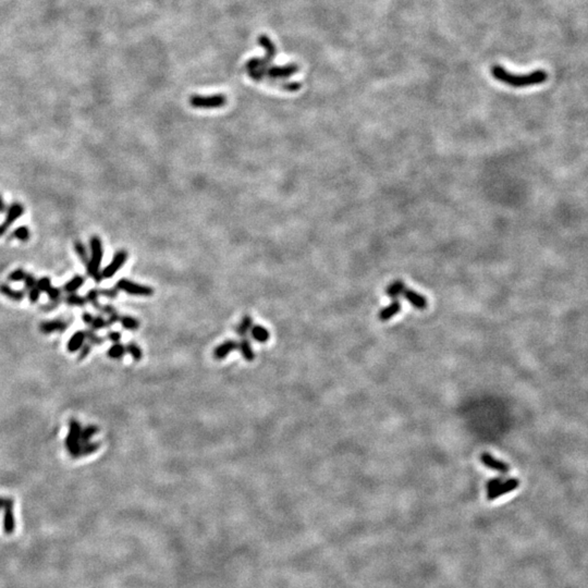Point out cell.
Wrapping results in <instances>:
<instances>
[{"label": "cell", "instance_id": "cell-41", "mask_svg": "<svg viewBox=\"0 0 588 588\" xmlns=\"http://www.w3.org/2000/svg\"><path fill=\"white\" fill-rule=\"evenodd\" d=\"M121 338H122V335L119 331H109L107 334V340L110 341L112 344L119 343L121 341Z\"/></svg>", "mask_w": 588, "mask_h": 588}, {"label": "cell", "instance_id": "cell-27", "mask_svg": "<svg viewBox=\"0 0 588 588\" xmlns=\"http://www.w3.org/2000/svg\"><path fill=\"white\" fill-rule=\"evenodd\" d=\"M74 251H76L78 257L81 259L85 267L87 265V263L90 260V256L89 253H87V248L84 245V243L82 241H76L74 242Z\"/></svg>", "mask_w": 588, "mask_h": 588}, {"label": "cell", "instance_id": "cell-44", "mask_svg": "<svg viewBox=\"0 0 588 588\" xmlns=\"http://www.w3.org/2000/svg\"><path fill=\"white\" fill-rule=\"evenodd\" d=\"M119 320H120V315H119V313L117 312V310L114 313H112V314L107 316V322H108V326H109V327L112 326V325H114V323L119 322Z\"/></svg>", "mask_w": 588, "mask_h": 588}, {"label": "cell", "instance_id": "cell-29", "mask_svg": "<svg viewBox=\"0 0 588 588\" xmlns=\"http://www.w3.org/2000/svg\"><path fill=\"white\" fill-rule=\"evenodd\" d=\"M66 302L69 306H76V307H84L87 303L84 296L77 294L76 292L68 294V296L66 297Z\"/></svg>", "mask_w": 588, "mask_h": 588}, {"label": "cell", "instance_id": "cell-12", "mask_svg": "<svg viewBox=\"0 0 588 588\" xmlns=\"http://www.w3.org/2000/svg\"><path fill=\"white\" fill-rule=\"evenodd\" d=\"M238 348H239V342H236L235 340H232V339L226 340L225 342L219 344L218 347L215 348L214 352H213V356L216 361H222V360H225L230 353H232L233 351L238 350Z\"/></svg>", "mask_w": 588, "mask_h": 588}, {"label": "cell", "instance_id": "cell-15", "mask_svg": "<svg viewBox=\"0 0 588 588\" xmlns=\"http://www.w3.org/2000/svg\"><path fill=\"white\" fill-rule=\"evenodd\" d=\"M86 340V335H85V330H78L77 333H74L72 335V337L69 339L67 343V350L68 352L70 353H76L78 351L83 347V344L85 343Z\"/></svg>", "mask_w": 588, "mask_h": 588}, {"label": "cell", "instance_id": "cell-2", "mask_svg": "<svg viewBox=\"0 0 588 588\" xmlns=\"http://www.w3.org/2000/svg\"><path fill=\"white\" fill-rule=\"evenodd\" d=\"M258 44L263 47L264 49L266 50V55L264 58H252L249 59L248 61L245 63V70L246 71H251V70H259V69H266V68L270 67L274 61V58L276 57V46L274 44V42L270 37H268L265 34H263V35H259L258 37Z\"/></svg>", "mask_w": 588, "mask_h": 588}, {"label": "cell", "instance_id": "cell-4", "mask_svg": "<svg viewBox=\"0 0 588 588\" xmlns=\"http://www.w3.org/2000/svg\"><path fill=\"white\" fill-rule=\"evenodd\" d=\"M227 97L224 94H214V95H192L188 98L191 107L196 109H217L225 107Z\"/></svg>", "mask_w": 588, "mask_h": 588}, {"label": "cell", "instance_id": "cell-47", "mask_svg": "<svg viewBox=\"0 0 588 588\" xmlns=\"http://www.w3.org/2000/svg\"><path fill=\"white\" fill-rule=\"evenodd\" d=\"M59 303H60V301H56V302H52V301H51L50 303H48V304H45L44 306H42V309H43V310H46V312H50V310L55 309V308H56V307L59 305Z\"/></svg>", "mask_w": 588, "mask_h": 588}, {"label": "cell", "instance_id": "cell-31", "mask_svg": "<svg viewBox=\"0 0 588 588\" xmlns=\"http://www.w3.org/2000/svg\"><path fill=\"white\" fill-rule=\"evenodd\" d=\"M99 296L100 295H99V292H98L97 289H91L90 291L86 293L85 299H86V302L90 303L94 308L100 310L101 304L99 303Z\"/></svg>", "mask_w": 588, "mask_h": 588}, {"label": "cell", "instance_id": "cell-48", "mask_svg": "<svg viewBox=\"0 0 588 588\" xmlns=\"http://www.w3.org/2000/svg\"><path fill=\"white\" fill-rule=\"evenodd\" d=\"M7 208H8V207H7V205H6V203H5V200L3 198V195L0 194V214L6 213L7 212Z\"/></svg>", "mask_w": 588, "mask_h": 588}, {"label": "cell", "instance_id": "cell-17", "mask_svg": "<svg viewBox=\"0 0 588 588\" xmlns=\"http://www.w3.org/2000/svg\"><path fill=\"white\" fill-rule=\"evenodd\" d=\"M401 308H402L401 303L396 300V301L392 302L389 306L382 308L379 312V315H378V317H379V319L381 321H387V320L391 319L392 317H395L397 314H399Z\"/></svg>", "mask_w": 588, "mask_h": 588}, {"label": "cell", "instance_id": "cell-37", "mask_svg": "<svg viewBox=\"0 0 588 588\" xmlns=\"http://www.w3.org/2000/svg\"><path fill=\"white\" fill-rule=\"evenodd\" d=\"M46 293L48 294L49 300L52 301V302H56V301H60V300H61V289H59L57 287L51 286L49 288L48 291H47Z\"/></svg>", "mask_w": 588, "mask_h": 588}, {"label": "cell", "instance_id": "cell-36", "mask_svg": "<svg viewBox=\"0 0 588 588\" xmlns=\"http://www.w3.org/2000/svg\"><path fill=\"white\" fill-rule=\"evenodd\" d=\"M51 286V281L48 277H42L36 282V287L40 290V292H47Z\"/></svg>", "mask_w": 588, "mask_h": 588}, {"label": "cell", "instance_id": "cell-35", "mask_svg": "<svg viewBox=\"0 0 588 588\" xmlns=\"http://www.w3.org/2000/svg\"><path fill=\"white\" fill-rule=\"evenodd\" d=\"M107 327H109V326H108L107 319H105L103 316H100V315L94 316L93 322L91 323V329L97 331V330L104 329V328H107Z\"/></svg>", "mask_w": 588, "mask_h": 588}, {"label": "cell", "instance_id": "cell-16", "mask_svg": "<svg viewBox=\"0 0 588 588\" xmlns=\"http://www.w3.org/2000/svg\"><path fill=\"white\" fill-rule=\"evenodd\" d=\"M238 350L240 351V353L243 357V360L251 363L255 360V352L253 350V347L251 344V341L248 340L247 337L244 338H241V340L239 342V348Z\"/></svg>", "mask_w": 588, "mask_h": 588}, {"label": "cell", "instance_id": "cell-7", "mask_svg": "<svg viewBox=\"0 0 588 588\" xmlns=\"http://www.w3.org/2000/svg\"><path fill=\"white\" fill-rule=\"evenodd\" d=\"M24 214V207L20 203H13L6 212V218L3 224H0V238L4 236L9 228Z\"/></svg>", "mask_w": 588, "mask_h": 588}, {"label": "cell", "instance_id": "cell-39", "mask_svg": "<svg viewBox=\"0 0 588 588\" xmlns=\"http://www.w3.org/2000/svg\"><path fill=\"white\" fill-rule=\"evenodd\" d=\"M23 282H24V287H25V289H26V290H29V291H30V290H31L32 288H34V287L36 286L37 279H36L35 277H34L32 274H26V276H25V278H24Z\"/></svg>", "mask_w": 588, "mask_h": 588}, {"label": "cell", "instance_id": "cell-26", "mask_svg": "<svg viewBox=\"0 0 588 588\" xmlns=\"http://www.w3.org/2000/svg\"><path fill=\"white\" fill-rule=\"evenodd\" d=\"M125 348H126V353H129L131 355L134 362H141L142 359H143V351H142L139 344L131 341L126 344Z\"/></svg>", "mask_w": 588, "mask_h": 588}, {"label": "cell", "instance_id": "cell-3", "mask_svg": "<svg viewBox=\"0 0 588 588\" xmlns=\"http://www.w3.org/2000/svg\"><path fill=\"white\" fill-rule=\"evenodd\" d=\"M90 248H91V255H90V260L86 265V273H87V275L91 276L93 278L94 276L100 272L101 260H103V256H104L103 241H101V239L99 238L98 235H93L91 238Z\"/></svg>", "mask_w": 588, "mask_h": 588}, {"label": "cell", "instance_id": "cell-14", "mask_svg": "<svg viewBox=\"0 0 588 588\" xmlns=\"http://www.w3.org/2000/svg\"><path fill=\"white\" fill-rule=\"evenodd\" d=\"M402 295L404 296L405 300L412 304V306L417 309H425L427 307V300H426L422 294H418L417 292L413 291V290L405 289Z\"/></svg>", "mask_w": 588, "mask_h": 588}, {"label": "cell", "instance_id": "cell-32", "mask_svg": "<svg viewBox=\"0 0 588 588\" xmlns=\"http://www.w3.org/2000/svg\"><path fill=\"white\" fill-rule=\"evenodd\" d=\"M85 335H86L87 341H89V343H91V344H95V346H100V344L105 341V338L99 337L96 334V331L93 330V329H87V330H85Z\"/></svg>", "mask_w": 588, "mask_h": 588}, {"label": "cell", "instance_id": "cell-30", "mask_svg": "<svg viewBox=\"0 0 588 588\" xmlns=\"http://www.w3.org/2000/svg\"><path fill=\"white\" fill-rule=\"evenodd\" d=\"M100 448V441H90L87 443L82 444V447H81V451H80V456L79 458H83V456H87V455H91L93 453H95L96 451H98Z\"/></svg>", "mask_w": 588, "mask_h": 588}, {"label": "cell", "instance_id": "cell-22", "mask_svg": "<svg viewBox=\"0 0 588 588\" xmlns=\"http://www.w3.org/2000/svg\"><path fill=\"white\" fill-rule=\"evenodd\" d=\"M126 353V348L123 344L119 343H113L112 346L108 349L107 351V355L109 359L111 360H122L123 356Z\"/></svg>", "mask_w": 588, "mask_h": 588}, {"label": "cell", "instance_id": "cell-18", "mask_svg": "<svg viewBox=\"0 0 588 588\" xmlns=\"http://www.w3.org/2000/svg\"><path fill=\"white\" fill-rule=\"evenodd\" d=\"M249 335H251V338L253 340L258 343H266L268 342L270 338L268 329L260 325H254L251 331H249Z\"/></svg>", "mask_w": 588, "mask_h": 588}, {"label": "cell", "instance_id": "cell-46", "mask_svg": "<svg viewBox=\"0 0 588 588\" xmlns=\"http://www.w3.org/2000/svg\"><path fill=\"white\" fill-rule=\"evenodd\" d=\"M82 319L86 326H91V323L93 322L94 319V316L89 312H84L82 315Z\"/></svg>", "mask_w": 588, "mask_h": 588}, {"label": "cell", "instance_id": "cell-43", "mask_svg": "<svg viewBox=\"0 0 588 588\" xmlns=\"http://www.w3.org/2000/svg\"><path fill=\"white\" fill-rule=\"evenodd\" d=\"M40 290L35 286L34 288H32L30 291H29V299L31 303H36L39 300V296H40Z\"/></svg>", "mask_w": 588, "mask_h": 588}, {"label": "cell", "instance_id": "cell-40", "mask_svg": "<svg viewBox=\"0 0 588 588\" xmlns=\"http://www.w3.org/2000/svg\"><path fill=\"white\" fill-rule=\"evenodd\" d=\"M279 87L282 90L287 91V92H296L301 89V84L297 83V82H288V83H281Z\"/></svg>", "mask_w": 588, "mask_h": 588}, {"label": "cell", "instance_id": "cell-19", "mask_svg": "<svg viewBox=\"0 0 588 588\" xmlns=\"http://www.w3.org/2000/svg\"><path fill=\"white\" fill-rule=\"evenodd\" d=\"M253 318L249 315H244L242 317L241 321L239 322V325L236 326L235 328V333L239 337L241 338H244L247 337V335L249 334V331H251L252 327L254 326L253 323Z\"/></svg>", "mask_w": 588, "mask_h": 588}, {"label": "cell", "instance_id": "cell-45", "mask_svg": "<svg viewBox=\"0 0 588 588\" xmlns=\"http://www.w3.org/2000/svg\"><path fill=\"white\" fill-rule=\"evenodd\" d=\"M116 310L117 309L114 308L113 305H111V304H106V305H101V308H100V312L103 313V314H105V315H107V316L112 314V313H114V312H116Z\"/></svg>", "mask_w": 588, "mask_h": 588}, {"label": "cell", "instance_id": "cell-9", "mask_svg": "<svg viewBox=\"0 0 588 588\" xmlns=\"http://www.w3.org/2000/svg\"><path fill=\"white\" fill-rule=\"evenodd\" d=\"M4 530L7 535H11L16 530V519L13 515V500L10 498L5 499L4 501Z\"/></svg>", "mask_w": 588, "mask_h": 588}, {"label": "cell", "instance_id": "cell-13", "mask_svg": "<svg viewBox=\"0 0 588 588\" xmlns=\"http://www.w3.org/2000/svg\"><path fill=\"white\" fill-rule=\"evenodd\" d=\"M68 322L62 319H52L45 320L39 323V331L44 335H50L53 333H63L68 328Z\"/></svg>", "mask_w": 588, "mask_h": 588}, {"label": "cell", "instance_id": "cell-42", "mask_svg": "<svg viewBox=\"0 0 588 588\" xmlns=\"http://www.w3.org/2000/svg\"><path fill=\"white\" fill-rule=\"evenodd\" d=\"M502 483V478L501 477H497V478H492L486 485V489H487V493L492 491L493 489H496L498 486Z\"/></svg>", "mask_w": 588, "mask_h": 588}, {"label": "cell", "instance_id": "cell-34", "mask_svg": "<svg viewBox=\"0 0 588 588\" xmlns=\"http://www.w3.org/2000/svg\"><path fill=\"white\" fill-rule=\"evenodd\" d=\"M98 292H99L100 296H104L108 300H116L119 295V290L116 287L100 289V290H98Z\"/></svg>", "mask_w": 588, "mask_h": 588}, {"label": "cell", "instance_id": "cell-20", "mask_svg": "<svg viewBox=\"0 0 588 588\" xmlns=\"http://www.w3.org/2000/svg\"><path fill=\"white\" fill-rule=\"evenodd\" d=\"M0 293L4 294L6 297H8V299L15 301V302H21L25 296L24 291H21V290L12 289L8 285H0Z\"/></svg>", "mask_w": 588, "mask_h": 588}, {"label": "cell", "instance_id": "cell-11", "mask_svg": "<svg viewBox=\"0 0 588 588\" xmlns=\"http://www.w3.org/2000/svg\"><path fill=\"white\" fill-rule=\"evenodd\" d=\"M481 461L486 466V468L491 469V470L499 472V473H502V474H508L509 471H510V466L508 464L501 461V460L493 458L492 455L487 453V452H484V453L481 455Z\"/></svg>", "mask_w": 588, "mask_h": 588}, {"label": "cell", "instance_id": "cell-49", "mask_svg": "<svg viewBox=\"0 0 588 588\" xmlns=\"http://www.w3.org/2000/svg\"><path fill=\"white\" fill-rule=\"evenodd\" d=\"M4 501H5V499H4V498H0V509H3V506H4Z\"/></svg>", "mask_w": 588, "mask_h": 588}, {"label": "cell", "instance_id": "cell-5", "mask_svg": "<svg viewBox=\"0 0 588 588\" xmlns=\"http://www.w3.org/2000/svg\"><path fill=\"white\" fill-rule=\"evenodd\" d=\"M81 431L82 426L77 420H71L69 422V431L66 438V448L73 459H79L80 451L82 443H81Z\"/></svg>", "mask_w": 588, "mask_h": 588}, {"label": "cell", "instance_id": "cell-38", "mask_svg": "<svg viewBox=\"0 0 588 588\" xmlns=\"http://www.w3.org/2000/svg\"><path fill=\"white\" fill-rule=\"evenodd\" d=\"M92 351V344L91 343H84L83 347L79 350V356H78V360L79 361H83L85 360L87 356L90 355Z\"/></svg>", "mask_w": 588, "mask_h": 588}, {"label": "cell", "instance_id": "cell-24", "mask_svg": "<svg viewBox=\"0 0 588 588\" xmlns=\"http://www.w3.org/2000/svg\"><path fill=\"white\" fill-rule=\"evenodd\" d=\"M119 322L121 323L122 328H124L125 330H130V331H137L141 326L140 321L137 318H134V317L129 316V315L120 316Z\"/></svg>", "mask_w": 588, "mask_h": 588}, {"label": "cell", "instance_id": "cell-25", "mask_svg": "<svg viewBox=\"0 0 588 588\" xmlns=\"http://www.w3.org/2000/svg\"><path fill=\"white\" fill-rule=\"evenodd\" d=\"M99 432V427L96 425H87L81 431V443L84 444L91 441V439Z\"/></svg>", "mask_w": 588, "mask_h": 588}, {"label": "cell", "instance_id": "cell-23", "mask_svg": "<svg viewBox=\"0 0 588 588\" xmlns=\"http://www.w3.org/2000/svg\"><path fill=\"white\" fill-rule=\"evenodd\" d=\"M405 288L407 287H405V285L402 281L397 280L395 282H392L391 285L387 288L386 293L389 297H391V299H397V297L401 296L403 294Z\"/></svg>", "mask_w": 588, "mask_h": 588}, {"label": "cell", "instance_id": "cell-6", "mask_svg": "<svg viewBox=\"0 0 588 588\" xmlns=\"http://www.w3.org/2000/svg\"><path fill=\"white\" fill-rule=\"evenodd\" d=\"M116 288L119 291H122L126 294L135 296H152L154 294V289L150 286L140 285L126 278H122L117 281Z\"/></svg>", "mask_w": 588, "mask_h": 588}, {"label": "cell", "instance_id": "cell-33", "mask_svg": "<svg viewBox=\"0 0 588 588\" xmlns=\"http://www.w3.org/2000/svg\"><path fill=\"white\" fill-rule=\"evenodd\" d=\"M26 274L28 273H25L24 269L17 268L15 270H12V272L9 274L8 280L11 282H21L24 280Z\"/></svg>", "mask_w": 588, "mask_h": 588}, {"label": "cell", "instance_id": "cell-21", "mask_svg": "<svg viewBox=\"0 0 588 588\" xmlns=\"http://www.w3.org/2000/svg\"><path fill=\"white\" fill-rule=\"evenodd\" d=\"M84 282H85V278L83 276H81V275L74 276L72 279H70L63 286V291L67 293L77 292L78 290L84 285Z\"/></svg>", "mask_w": 588, "mask_h": 588}, {"label": "cell", "instance_id": "cell-1", "mask_svg": "<svg viewBox=\"0 0 588 588\" xmlns=\"http://www.w3.org/2000/svg\"><path fill=\"white\" fill-rule=\"evenodd\" d=\"M491 74L499 82L515 89L542 84L548 79V74L544 70H536L527 74H513L501 66H493Z\"/></svg>", "mask_w": 588, "mask_h": 588}, {"label": "cell", "instance_id": "cell-8", "mask_svg": "<svg viewBox=\"0 0 588 588\" xmlns=\"http://www.w3.org/2000/svg\"><path fill=\"white\" fill-rule=\"evenodd\" d=\"M126 260H127V252L125 251V249H120V251H118L116 254H114L111 262L108 264V265L103 270H101V275H103V277H104V280L112 278V277L124 266Z\"/></svg>", "mask_w": 588, "mask_h": 588}, {"label": "cell", "instance_id": "cell-28", "mask_svg": "<svg viewBox=\"0 0 588 588\" xmlns=\"http://www.w3.org/2000/svg\"><path fill=\"white\" fill-rule=\"evenodd\" d=\"M30 236H31L30 229L26 226H20L13 230V232L11 233V238L17 239L20 242H28L30 240Z\"/></svg>", "mask_w": 588, "mask_h": 588}, {"label": "cell", "instance_id": "cell-10", "mask_svg": "<svg viewBox=\"0 0 588 588\" xmlns=\"http://www.w3.org/2000/svg\"><path fill=\"white\" fill-rule=\"evenodd\" d=\"M519 486V481L517 478H509L508 481L502 482L500 484L496 489H493L492 491L487 493V499L489 501H492V500H496L499 497H501L505 493H509L513 490L517 489V487Z\"/></svg>", "mask_w": 588, "mask_h": 588}]
</instances>
